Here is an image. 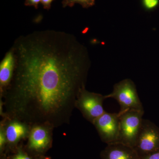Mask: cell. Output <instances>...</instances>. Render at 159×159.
Segmentation results:
<instances>
[{
  "label": "cell",
  "instance_id": "obj_1",
  "mask_svg": "<svg viewBox=\"0 0 159 159\" xmlns=\"http://www.w3.org/2000/svg\"><path fill=\"white\" fill-rule=\"evenodd\" d=\"M11 48L15 64L5 90L7 114L34 126L68 123L90 67L86 48L73 34L45 30L20 36Z\"/></svg>",
  "mask_w": 159,
  "mask_h": 159
},
{
  "label": "cell",
  "instance_id": "obj_2",
  "mask_svg": "<svg viewBox=\"0 0 159 159\" xmlns=\"http://www.w3.org/2000/svg\"><path fill=\"white\" fill-rule=\"evenodd\" d=\"M105 97L117 100L120 107L119 113L130 110L144 111L135 85L130 79H124L115 84L112 92Z\"/></svg>",
  "mask_w": 159,
  "mask_h": 159
},
{
  "label": "cell",
  "instance_id": "obj_3",
  "mask_svg": "<svg viewBox=\"0 0 159 159\" xmlns=\"http://www.w3.org/2000/svg\"><path fill=\"white\" fill-rule=\"evenodd\" d=\"M118 142L134 148L142 127L144 111L130 110L119 113Z\"/></svg>",
  "mask_w": 159,
  "mask_h": 159
},
{
  "label": "cell",
  "instance_id": "obj_4",
  "mask_svg": "<svg viewBox=\"0 0 159 159\" xmlns=\"http://www.w3.org/2000/svg\"><path fill=\"white\" fill-rule=\"evenodd\" d=\"M134 148L140 157L159 150V127L149 120L143 119Z\"/></svg>",
  "mask_w": 159,
  "mask_h": 159
},
{
  "label": "cell",
  "instance_id": "obj_5",
  "mask_svg": "<svg viewBox=\"0 0 159 159\" xmlns=\"http://www.w3.org/2000/svg\"><path fill=\"white\" fill-rule=\"evenodd\" d=\"M105 99V96L89 92L84 87L80 91L76 107L84 116L93 123L105 112L103 107V100Z\"/></svg>",
  "mask_w": 159,
  "mask_h": 159
},
{
  "label": "cell",
  "instance_id": "obj_6",
  "mask_svg": "<svg viewBox=\"0 0 159 159\" xmlns=\"http://www.w3.org/2000/svg\"><path fill=\"white\" fill-rule=\"evenodd\" d=\"M93 124L96 126L102 142L107 145L118 142L119 134V115L105 112Z\"/></svg>",
  "mask_w": 159,
  "mask_h": 159
},
{
  "label": "cell",
  "instance_id": "obj_7",
  "mask_svg": "<svg viewBox=\"0 0 159 159\" xmlns=\"http://www.w3.org/2000/svg\"><path fill=\"white\" fill-rule=\"evenodd\" d=\"M100 157L102 159H140L134 148L119 142L107 145Z\"/></svg>",
  "mask_w": 159,
  "mask_h": 159
},
{
  "label": "cell",
  "instance_id": "obj_8",
  "mask_svg": "<svg viewBox=\"0 0 159 159\" xmlns=\"http://www.w3.org/2000/svg\"><path fill=\"white\" fill-rule=\"evenodd\" d=\"M50 143L51 139L46 127L36 125L32 129L29 142L30 150L36 153H41L48 149Z\"/></svg>",
  "mask_w": 159,
  "mask_h": 159
},
{
  "label": "cell",
  "instance_id": "obj_9",
  "mask_svg": "<svg viewBox=\"0 0 159 159\" xmlns=\"http://www.w3.org/2000/svg\"><path fill=\"white\" fill-rule=\"evenodd\" d=\"M15 64L14 53L11 48L6 53L0 64V85L1 90H6L11 82Z\"/></svg>",
  "mask_w": 159,
  "mask_h": 159
},
{
  "label": "cell",
  "instance_id": "obj_10",
  "mask_svg": "<svg viewBox=\"0 0 159 159\" xmlns=\"http://www.w3.org/2000/svg\"><path fill=\"white\" fill-rule=\"evenodd\" d=\"M28 129L22 122H11L6 128V133L7 142L10 144L16 143L20 139L26 136Z\"/></svg>",
  "mask_w": 159,
  "mask_h": 159
},
{
  "label": "cell",
  "instance_id": "obj_11",
  "mask_svg": "<svg viewBox=\"0 0 159 159\" xmlns=\"http://www.w3.org/2000/svg\"><path fill=\"white\" fill-rule=\"evenodd\" d=\"M95 0H63L62 5L64 8L73 7L76 3L80 4L84 8H88L93 6Z\"/></svg>",
  "mask_w": 159,
  "mask_h": 159
},
{
  "label": "cell",
  "instance_id": "obj_12",
  "mask_svg": "<svg viewBox=\"0 0 159 159\" xmlns=\"http://www.w3.org/2000/svg\"><path fill=\"white\" fill-rule=\"evenodd\" d=\"M143 4L145 9L152 10L158 6L159 0H143Z\"/></svg>",
  "mask_w": 159,
  "mask_h": 159
},
{
  "label": "cell",
  "instance_id": "obj_13",
  "mask_svg": "<svg viewBox=\"0 0 159 159\" xmlns=\"http://www.w3.org/2000/svg\"><path fill=\"white\" fill-rule=\"evenodd\" d=\"M11 159H32L31 157L28 155L23 151L19 150L17 153L13 156Z\"/></svg>",
  "mask_w": 159,
  "mask_h": 159
},
{
  "label": "cell",
  "instance_id": "obj_14",
  "mask_svg": "<svg viewBox=\"0 0 159 159\" xmlns=\"http://www.w3.org/2000/svg\"><path fill=\"white\" fill-rule=\"evenodd\" d=\"M7 142L6 133L4 132L3 130L1 129V132H0V149L1 151L3 150L5 144Z\"/></svg>",
  "mask_w": 159,
  "mask_h": 159
},
{
  "label": "cell",
  "instance_id": "obj_15",
  "mask_svg": "<svg viewBox=\"0 0 159 159\" xmlns=\"http://www.w3.org/2000/svg\"><path fill=\"white\" fill-rule=\"evenodd\" d=\"M40 2L41 0H25V5L27 6H33L37 9Z\"/></svg>",
  "mask_w": 159,
  "mask_h": 159
},
{
  "label": "cell",
  "instance_id": "obj_16",
  "mask_svg": "<svg viewBox=\"0 0 159 159\" xmlns=\"http://www.w3.org/2000/svg\"><path fill=\"white\" fill-rule=\"evenodd\" d=\"M140 159H159V150L140 157Z\"/></svg>",
  "mask_w": 159,
  "mask_h": 159
},
{
  "label": "cell",
  "instance_id": "obj_17",
  "mask_svg": "<svg viewBox=\"0 0 159 159\" xmlns=\"http://www.w3.org/2000/svg\"><path fill=\"white\" fill-rule=\"evenodd\" d=\"M54 0H41V3L44 9L49 10L51 8V4Z\"/></svg>",
  "mask_w": 159,
  "mask_h": 159
},
{
  "label": "cell",
  "instance_id": "obj_18",
  "mask_svg": "<svg viewBox=\"0 0 159 159\" xmlns=\"http://www.w3.org/2000/svg\"><path fill=\"white\" fill-rule=\"evenodd\" d=\"M43 159H49L48 158H44Z\"/></svg>",
  "mask_w": 159,
  "mask_h": 159
}]
</instances>
